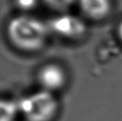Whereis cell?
I'll use <instances>...</instances> for the list:
<instances>
[{
  "instance_id": "6da1fadb",
  "label": "cell",
  "mask_w": 122,
  "mask_h": 121,
  "mask_svg": "<svg viewBox=\"0 0 122 121\" xmlns=\"http://www.w3.org/2000/svg\"><path fill=\"white\" fill-rule=\"evenodd\" d=\"M6 31L11 43L25 52H36L43 48L51 32L48 23L30 15L13 18L8 22Z\"/></svg>"
},
{
  "instance_id": "7a4b0ae2",
  "label": "cell",
  "mask_w": 122,
  "mask_h": 121,
  "mask_svg": "<svg viewBox=\"0 0 122 121\" xmlns=\"http://www.w3.org/2000/svg\"><path fill=\"white\" fill-rule=\"evenodd\" d=\"M20 113L26 121H52L59 103L53 93L40 89L18 101Z\"/></svg>"
},
{
  "instance_id": "3957f363",
  "label": "cell",
  "mask_w": 122,
  "mask_h": 121,
  "mask_svg": "<svg viewBox=\"0 0 122 121\" xmlns=\"http://www.w3.org/2000/svg\"><path fill=\"white\" fill-rule=\"evenodd\" d=\"M51 32L64 38L78 39L86 33L85 22L78 17L71 14H61L48 22Z\"/></svg>"
},
{
  "instance_id": "277c9868",
  "label": "cell",
  "mask_w": 122,
  "mask_h": 121,
  "mask_svg": "<svg viewBox=\"0 0 122 121\" xmlns=\"http://www.w3.org/2000/svg\"><path fill=\"white\" fill-rule=\"evenodd\" d=\"M37 81L42 90L54 94L65 86L67 75L61 66L49 63L39 70L37 73Z\"/></svg>"
},
{
  "instance_id": "5b68a950",
  "label": "cell",
  "mask_w": 122,
  "mask_h": 121,
  "mask_svg": "<svg viewBox=\"0 0 122 121\" xmlns=\"http://www.w3.org/2000/svg\"><path fill=\"white\" fill-rule=\"evenodd\" d=\"M79 4L84 14L95 20L104 18L111 9L109 0H79Z\"/></svg>"
},
{
  "instance_id": "8992f818",
  "label": "cell",
  "mask_w": 122,
  "mask_h": 121,
  "mask_svg": "<svg viewBox=\"0 0 122 121\" xmlns=\"http://www.w3.org/2000/svg\"><path fill=\"white\" fill-rule=\"evenodd\" d=\"M20 113V108L18 101L10 99H3L0 104V120L15 121Z\"/></svg>"
},
{
  "instance_id": "52a82bcc",
  "label": "cell",
  "mask_w": 122,
  "mask_h": 121,
  "mask_svg": "<svg viewBox=\"0 0 122 121\" xmlns=\"http://www.w3.org/2000/svg\"><path fill=\"white\" fill-rule=\"evenodd\" d=\"M46 3L56 10H66L73 4L74 0H45Z\"/></svg>"
},
{
  "instance_id": "ba28073f",
  "label": "cell",
  "mask_w": 122,
  "mask_h": 121,
  "mask_svg": "<svg viewBox=\"0 0 122 121\" xmlns=\"http://www.w3.org/2000/svg\"><path fill=\"white\" fill-rule=\"evenodd\" d=\"M16 5L24 12L32 10L37 5V0H16Z\"/></svg>"
},
{
  "instance_id": "9c48e42d",
  "label": "cell",
  "mask_w": 122,
  "mask_h": 121,
  "mask_svg": "<svg viewBox=\"0 0 122 121\" xmlns=\"http://www.w3.org/2000/svg\"><path fill=\"white\" fill-rule=\"evenodd\" d=\"M117 31H118V36H119V39L122 42V20L119 22V26H118V29H117Z\"/></svg>"
}]
</instances>
